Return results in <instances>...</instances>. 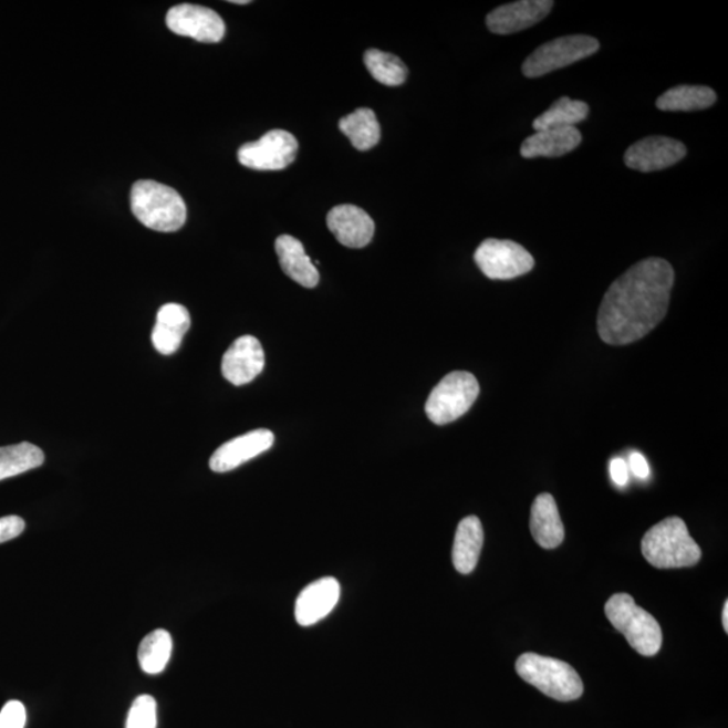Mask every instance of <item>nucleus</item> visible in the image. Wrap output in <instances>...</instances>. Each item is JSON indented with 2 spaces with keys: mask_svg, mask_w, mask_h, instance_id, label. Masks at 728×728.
<instances>
[{
  "mask_svg": "<svg viewBox=\"0 0 728 728\" xmlns=\"http://www.w3.org/2000/svg\"><path fill=\"white\" fill-rule=\"evenodd\" d=\"M600 41L594 37L582 34L560 37L537 48L523 63L522 73L529 79L541 77L590 58L600 51Z\"/></svg>",
  "mask_w": 728,
  "mask_h": 728,
  "instance_id": "7",
  "label": "nucleus"
},
{
  "mask_svg": "<svg viewBox=\"0 0 728 728\" xmlns=\"http://www.w3.org/2000/svg\"><path fill=\"white\" fill-rule=\"evenodd\" d=\"M45 461L42 449L23 441L14 446L0 447V482L4 479L32 471Z\"/></svg>",
  "mask_w": 728,
  "mask_h": 728,
  "instance_id": "24",
  "label": "nucleus"
},
{
  "mask_svg": "<svg viewBox=\"0 0 728 728\" xmlns=\"http://www.w3.org/2000/svg\"><path fill=\"white\" fill-rule=\"evenodd\" d=\"M530 532L537 544L544 549H554L563 544L565 532L557 501L551 493H540L532 505L530 513Z\"/></svg>",
  "mask_w": 728,
  "mask_h": 728,
  "instance_id": "19",
  "label": "nucleus"
},
{
  "mask_svg": "<svg viewBox=\"0 0 728 728\" xmlns=\"http://www.w3.org/2000/svg\"><path fill=\"white\" fill-rule=\"evenodd\" d=\"M479 392V382L471 373H449L429 394L425 413L436 425L454 423L471 409Z\"/></svg>",
  "mask_w": 728,
  "mask_h": 728,
  "instance_id": "6",
  "label": "nucleus"
},
{
  "mask_svg": "<svg viewBox=\"0 0 728 728\" xmlns=\"http://www.w3.org/2000/svg\"><path fill=\"white\" fill-rule=\"evenodd\" d=\"M27 523L18 516L0 518V544L17 539L23 533Z\"/></svg>",
  "mask_w": 728,
  "mask_h": 728,
  "instance_id": "30",
  "label": "nucleus"
},
{
  "mask_svg": "<svg viewBox=\"0 0 728 728\" xmlns=\"http://www.w3.org/2000/svg\"><path fill=\"white\" fill-rule=\"evenodd\" d=\"M233 4H249V0H232Z\"/></svg>",
  "mask_w": 728,
  "mask_h": 728,
  "instance_id": "34",
  "label": "nucleus"
},
{
  "mask_svg": "<svg viewBox=\"0 0 728 728\" xmlns=\"http://www.w3.org/2000/svg\"><path fill=\"white\" fill-rule=\"evenodd\" d=\"M170 32L204 43H218L225 39L226 23L218 12L197 4H177L166 14Z\"/></svg>",
  "mask_w": 728,
  "mask_h": 728,
  "instance_id": "10",
  "label": "nucleus"
},
{
  "mask_svg": "<svg viewBox=\"0 0 728 728\" xmlns=\"http://www.w3.org/2000/svg\"><path fill=\"white\" fill-rule=\"evenodd\" d=\"M264 367V353L261 343L254 336H242L231 344L221 361V373L230 384L242 386L250 384Z\"/></svg>",
  "mask_w": 728,
  "mask_h": 728,
  "instance_id": "14",
  "label": "nucleus"
},
{
  "mask_svg": "<svg viewBox=\"0 0 728 728\" xmlns=\"http://www.w3.org/2000/svg\"><path fill=\"white\" fill-rule=\"evenodd\" d=\"M611 625L625 635L635 652L653 657L662 649L663 631L656 618L628 594H615L604 607Z\"/></svg>",
  "mask_w": 728,
  "mask_h": 728,
  "instance_id": "5",
  "label": "nucleus"
},
{
  "mask_svg": "<svg viewBox=\"0 0 728 728\" xmlns=\"http://www.w3.org/2000/svg\"><path fill=\"white\" fill-rule=\"evenodd\" d=\"M326 225L337 242L350 249H362L372 242L375 223L366 211L351 204L332 208Z\"/></svg>",
  "mask_w": 728,
  "mask_h": 728,
  "instance_id": "15",
  "label": "nucleus"
},
{
  "mask_svg": "<svg viewBox=\"0 0 728 728\" xmlns=\"http://www.w3.org/2000/svg\"><path fill=\"white\" fill-rule=\"evenodd\" d=\"M582 133L576 127L547 128L535 132L523 141V158H554L565 156L582 144Z\"/></svg>",
  "mask_w": 728,
  "mask_h": 728,
  "instance_id": "17",
  "label": "nucleus"
},
{
  "mask_svg": "<svg viewBox=\"0 0 728 728\" xmlns=\"http://www.w3.org/2000/svg\"><path fill=\"white\" fill-rule=\"evenodd\" d=\"M610 474L611 478H613L614 483L618 486H626L628 482V470H627V465L626 461L616 458L611 460L610 465Z\"/></svg>",
  "mask_w": 728,
  "mask_h": 728,
  "instance_id": "31",
  "label": "nucleus"
},
{
  "mask_svg": "<svg viewBox=\"0 0 728 728\" xmlns=\"http://www.w3.org/2000/svg\"><path fill=\"white\" fill-rule=\"evenodd\" d=\"M590 107L582 101H573L571 97H560L545 113L533 122L535 132L547 128L575 127L578 123L587 119Z\"/></svg>",
  "mask_w": 728,
  "mask_h": 728,
  "instance_id": "25",
  "label": "nucleus"
},
{
  "mask_svg": "<svg viewBox=\"0 0 728 728\" xmlns=\"http://www.w3.org/2000/svg\"><path fill=\"white\" fill-rule=\"evenodd\" d=\"M173 649L170 634L163 628L147 634L139 645L138 662L147 675H158L168 665Z\"/></svg>",
  "mask_w": 728,
  "mask_h": 728,
  "instance_id": "26",
  "label": "nucleus"
},
{
  "mask_svg": "<svg viewBox=\"0 0 728 728\" xmlns=\"http://www.w3.org/2000/svg\"><path fill=\"white\" fill-rule=\"evenodd\" d=\"M190 329V314L180 304H166L157 313L152 332L154 349L163 355L175 354L181 347L185 333Z\"/></svg>",
  "mask_w": 728,
  "mask_h": 728,
  "instance_id": "18",
  "label": "nucleus"
},
{
  "mask_svg": "<svg viewBox=\"0 0 728 728\" xmlns=\"http://www.w3.org/2000/svg\"><path fill=\"white\" fill-rule=\"evenodd\" d=\"M516 670L523 682L554 700H578L584 693V684L575 668L561 659L523 653L517 659Z\"/></svg>",
  "mask_w": 728,
  "mask_h": 728,
  "instance_id": "4",
  "label": "nucleus"
},
{
  "mask_svg": "<svg viewBox=\"0 0 728 728\" xmlns=\"http://www.w3.org/2000/svg\"><path fill=\"white\" fill-rule=\"evenodd\" d=\"M339 597H341V584L335 578L316 580L300 592L294 607L295 621L300 626L314 625L336 607Z\"/></svg>",
  "mask_w": 728,
  "mask_h": 728,
  "instance_id": "16",
  "label": "nucleus"
},
{
  "mask_svg": "<svg viewBox=\"0 0 728 728\" xmlns=\"http://www.w3.org/2000/svg\"><path fill=\"white\" fill-rule=\"evenodd\" d=\"M27 718V708L22 703L11 700L0 711V728H24Z\"/></svg>",
  "mask_w": 728,
  "mask_h": 728,
  "instance_id": "29",
  "label": "nucleus"
},
{
  "mask_svg": "<svg viewBox=\"0 0 728 728\" xmlns=\"http://www.w3.org/2000/svg\"><path fill=\"white\" fill-rule=\"evenodd\" d=\"M687 156L683 142L669 137H647L635 142L625 153V164L633 170L651 173L670 168Z\"/></svg>",
  "mask_w": 728,
  "mask_h": 728,
  "instance_id": "11",
  "label": "nucleus"
},
{
  "mask_svg": "<svg viewBox=\"0 0 728 728\" xmlns=\"http://www.w3.org/2000/svg\"><path fill=\"white\" fill-rule=\"evenodd\" d=\"M299 142L285 129H271L263 137L240 146L239 163L254 170H282L294 163Z\"/></svg>",
  "mask_w": 728,
  "mask_h": 728,
  "instance_id": "9",
  "label": "nucleus"
},
{
  "mask_svg": "<svg viewBox=\"0 0 728 728\" xmlns=\"http://www.w3.org/2000/svg\"><path fill=\"white\" fill-rule=\"evenodd\" d=\"M485 532L478 517L470 516L461 520L456 530L453 549V561L456 571L461 575H470L478 565L482 552Z\"/></svg>",
  "mask_w": 728,
  "mask_h": 728,
  "instance_id": "21",
  "label": "nucleus"
},
{
  "mask_svg": "<svg viewBox=\"0 0 728 728\" xmlns=\"http://www.w3.org/2000/svg\"><path fill=\"white\" fill-rule=\"evenodd\" d=\"M275 251L281 268L289 279L304 288H314L320 281V274L311 258L306 256L304 246L299 239L281 236L275 240Z\"/></svg>",
  "mask_w": 728,
  "mask_h": 728,
  "instance_id": "20",
  "label": "nucleus"
},
{
  "mask_svg": "<svg viewBox=\"0 0 728 728\" xmlns=\"http://www.w3.org/2000/svg\"><path fill=\"white\" fill-rule=\"evenodd\" d=\"M721 622H724V627L726 633L728 632V601L725 603L724 615H721Z\"/></svg>",
  "mask_w": 728,
  "mask_h": 728,
  "instance_id": "33",
  "label": "nucleus"
},
{
  "mask_svg": "<svg viewBox=\"0 0 728 728\" xmlns=\"http://www.w3.org/2000/svg\"><path fill=\"white\" fill-rule=\"evenodd\" d=\"M647 563L659 570L694 566L701 559V549L690 537L686 522L678 517L665 518L647 530L641 542Z\"/></svg>",
  "mask_w": 728,
  "mask_h": 728,
  "instance_id": "2",
  "label": "nucleus"
},
{
  "mask_svg": "<svg viewBox=\"0 0 728 728\" xmlns=\"http://www.w3.org/2000/svg\"><path fill=\"white\" fill-rule=\"evenodd\" d=\"M132 211L142 225L158 232H175L187 221V206L176 189L153 180L133 185Z\"/></svg>",
  "mask_w": 728,
  "mask_h": 728,
  "instance_id": "3",
  "label": "nucleus"
},
{
  "mask_svg": "<svg viewBox=\"0 0 728 728\" xmlns=\"http://www.w3.org/2000/svg\"><path fill=\"white\" fill-rule=\"evenodd\" d=\"M717 102V94L706 85H678L670 89L657 98L656 106L662 111H700L713 107Z\"/></svg>",
  "mask_w": 728,
  "mask_h": 728,
  "instance_id": "22",
  "label": "nucleus"
},
{
  "mask_svg": "<svg viewBox=\"0 0 728 728\" xmlns=\"http://www.w3.org/2000/svg\"><path fill=\"white\" fill-rule=\"evenodd\" d=\"M125 728H157V701L150 695H141L129 708Z\"/></svg>",
  "mask_w": 728,
  "mask_h": 728,
  "instance_id": "28",
  "label": "nucleus"
},
{
  "mask_svg": "<svg viewBox=\"0 0 728 728\" xmlns=\"http://www.w3.org/2000/svg\"><path fill=\"white\" fill-rule=\"evenodd\" d=\"M274 444L273 431L268 429L251 430L249 434L236 437L215 450L209 460L214 472H228L245 465V462L267 453Z\"/></svg>",
  "mask_w": 728,
  "mask_h": 728,
  "instance_id": "13",
  "label": "nucleus"
},
{
  "mask_svg": "<svg viewBox=\"0 0 728 728\" xmlns=\"http://www.w3.org/2000/svg\"><path fill=\"white\" fill-rule=\"evenodd\" d=\"M674 283L675 270L665 259L635 263L604 294L597 313L602 341L626 345L645 337L668 313Z\"/></svg>",
  "mask_w": 728,
  "mask_h": 728,
  "instance_id": "1",
  "label": "nucleus"
},
{
  "mask_svg": "<svg viewBox=\"0 0 728 728\" xmlns=\"http://www.w3.org/2000/svg\"><path fill=\"white\" fill-rule=\"evenodd\" d=\"M552 0H520L499 6L486 17V24L493 34L506 35L522 32L544 20L553 9Z\"/></svg>",
  "mask_w": 728,
  "mask_h": 728,
  "instance_id": "12",
  "label": "nucleus"
},
{
  "mask_svg": "<svg viewBox=\"0 0 728 728\" xmlns=\"http://www.w3.org/2000/svg\"><path fill=\"white\" fill-rule=\"evenodd\" d=\"M475 263L490 280H513L534 268V258L513 240L486 239L474 254Z\"/></svg>",
  "mask_w": 728,
  "mask_h": 728,
  "instance_id": "8",
  "label": "nucleus"
},
{
  "mask_svg": "<svg viewBox=\"0 0 728 728\" xmlns=\"http://www.w3.org/2000/svg\"><path fill=\"white\" fill-rule=\"evenodd\" d=\"M341 132L351 141L355 149L367 152L381 139V126L375 113L370 108H360L344 116L339 122Z\"/></svg>",
  "mask_w": 728,
  "mask_h": 728,
  "instance_id": "23",
  "label": "nucleus"
},
{
  "mask_svg": "<svg viewBox=\"0 0 728 728\" xmlns=\"http://www.w3.org/2000/svg\"><path fill=\"white\" fill-rule=\"evenodd\" d=\"M628 462H631V468L635 477L639 479L649 478L651 468L643 454L633 453L631 458H628Z\"/></svg>",
  "mask_w": 728,
  "mask_h": 728,
  "instance_id": "32",
  "label": "nucleus"
},
{
  "mask_svg": "<svg viewBox=\"0 0 728 728\" xmlns=\"http://www.w3.org/2000/svg\"><path fill=\"white\" fill-rule=\"evenodd\" d=\"M364 65L381 84L397 86L406 82L407 67L397 55L368 49L364 53Z\"/></svg>",
  "mask_w": 728,
  "mask_h": 728,
  "instance_id": "27",
  "label": "nucleus"
}]
</instances>
